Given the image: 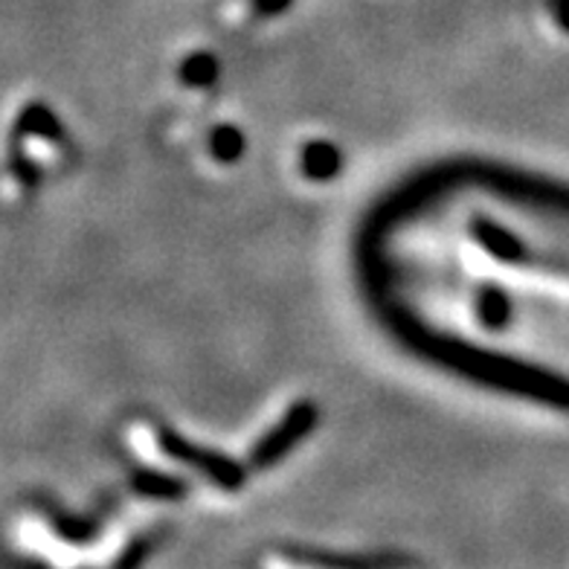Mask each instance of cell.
<instances>
[{"mask_svg":"<svg viewBox=\"0 0 569 569\" xmlns=\"http://www.w3.org/2000/svg\"><path fill=\"white\" fill-rule=\"evenodd\" d=\"M477 315L488 329H506L511 322V300L500 288H482L477 297Z\"/></svg>","mask_w":569,"mask_h":569,"instance_id":"cell-5","label":"cell"},{"mask_svg":"<svg viewBox=\"0 0 569 569\" xmlns=\"http://www.w3.org/2000/svg\"><path fill=\"white\" fill-rule=\"evenodd\" d=\"M291 0H253V7L259 16H279Z\"/></svg>","mask_w":569,"mask_h":569,"instance_id":"cell-9","label":"cell"},{"mask_svg":"<svg viewBox=\"0 0 569 569\" xmlns=\"http://www.w3.org/2000/svg\"><path fill=\"white\" fill-rule=\"evenodd\" d=\"M158 450H163V457L174 459V462H183L189 468H196V471L207 473V480L218 482L221 488H239L244 482V471L232 459L198 448V445L187 442L183 436L172 433V430H163L158 436Z\"/></svg>","mask_w":569,"mask_h":569,"instance_id":"cell-1","label":"cell"},{"mask_svg":"<svg viewBox=\"0 0 569 569\" xmlns=\"http://www.w3.org/2000/svg\"><path fill=\"white\" fill-rule=\"evenodd\" d=\"M134 486L140 488L142 495L154 497H178L183 491L178 480H169V477H160V473H137Z\"/></svg>","mask_w":569,"mask_h":569,"instance_id":"cell-8","label":"cell"},{"mask_svg":"<svg viewBox=\"0 0 569 569\" xmlns=\"http://www.w3.org/2000/svg\"><path fill=\"white\" fill-rule=\"evenodd\" d=\"M552 12L555 21L561 23L563 30L569 32V0H552Z\"/></svg>","mask_w":569,"mask_h":569,"instance_id":"cell-10","label":"cell"},{"mask_svg":"<svg viewBox=\"0 0 569 569\" xmlns=\"http://www.w3.org/2000/svg\"><path fill=\"white\" fill-rule=\"evenodd\" d=\"M340 163H343L340 149L326 140L308 142L302 149V174L311 180H331L340 172Z\"/></svg>","mask_w":569,"mask_h":569,"instance_id":"cell-4","label":"cell"},{"mask_svg":"<svg viewBox=\"0 0 569 569\" xmlns=\"http://www.w3.org/2000/svg\"><path fill=\"white\" fill-rule=\"evenodd\" d=\"M210 149L216 160H221V163H232V160H239L241 151H244V137H241L239 128L221 126L212 131Z\"/></svg>","mask_w":569,"mask_h":569,"instance_id":"cell-6","label":"cell"},{"mask_svg":"<svg viewBox=\"0 0 569 569\" xmlns=\"http://www.w3.org/2000/svg\"><path fill=\"white\" fill-rule=\"evenodd\" d=\"M180 76L187 84H210L218 76V61L212 56H189L187 64L180 68Z\"/></svg>","mask_w":569,"mask_h":569,"instance_id":"cell-7","label":"cell"},{"mask_svg":"<svg viewBox=\"0 0 569 569\" xmlns=\"http://www.w3.org/2000/svg\"><path fill=\"white\" fill-rule=\"evenodd\" d=\"M317 425V407L311 401H300V405H293L288 410L282 421H279L268 436H264L262 442L253 448V465L256 468H270L273 462L288 453L297 442H302Z\"/></svg>","mask_w":569,"mask_h":569,"instance_id":"cell-2","label":"cell"},{"mask_svg":"<svg viewBox=\"0 0 569 569\" xmlns=\"http://www.w3.org/2000/svg\"><path fill=\"white\" fill-rule=\"evenodd\" d=\"M473 236H477V241H480L482 248L495 256V259H500V262L517 264L526 259L523 241L517 239L515 232L506 230V227L488 221V218H480V221L473 224Z\"/></svg>","mask_w":569,"mask_h":569,"instance_id":"cell-3","label":"cell"}]
</instances>
